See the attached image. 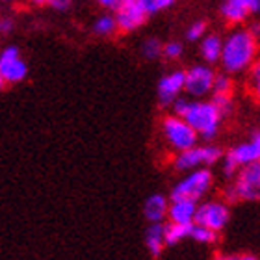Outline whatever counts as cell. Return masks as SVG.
I'll return each mask as SVG.
<instances>
[{
	"label": "cell",
	"instance_id": "cell-1",
	"mask_svg": "<svg viewBox=\"0 0 260 260\" xmlns=\"http://www.w3.org/2000/svg\"><path fill=\"white\" fill-rule=\"evenodd\" d=\"M256 56V38L249 30H234L223 41L221 63L227 73H240L253 65Z\"/></svg>",
	"mask_w": 260,
	"mask_h": 260
},
{
	"label": "cell",
	"instance_id": "cell-2",
	"mask_svg": "<svg viewBox=\"0 0 260 260\" xmlns=\"http://www.w3.org/2000/svg\"><path fill=\"white\" fill-rule=\"evenodd\" d=\"M223 197L227 203L260 201V160L240 168L238 173L234 175L233 182L225 186Z\"/></svg>",
	"mask_w": 260,
	"mask_h": 260
},
{
	"label": "cell",
	"instance_id": "cell-3",
	"mask_svg": "<svg viewBox=\"0 0 260 260\" xmlns=\"http://www.w3.org/2000/svg\"><path fill=\"white\" fill-rule=\"evenodd\" d=\"M182 117L197 130L203 140H212L219 130L223 114L212 101H190V106Z\"/></svg>",
	"mask_w": 260,
	"mask_h": 260
},
{
	"label": "cell",
	"instance_id": "cell-4",
	"mask_svg": "<svg viewBox=\"0 0 260 260\" xmlns=\"http://www.w3.org/2000/svg\"><path fill=\"white\" fill-rule=\"evenodd\" d=\"M214 184V175L208 168H199L182 177V179L173 186V190L169 193V199H188L199 203L208 191L212 190Z\"/></svg>",
	"mask_w": 260,
	"mask_h": 260
},
{
	"label": "cell",
	"instance_id": "cell-5",
	"mask_svg": "<svg viewBox=\"0 0 260 260\" xmlns=\"http://www.w3.org/2000/svg\"><path fill=\"white\" fill-rule=\"evenodd\" d=\"M162 134L166 143L177 152H182L186 149H190V147L197 145V138H199L197 130L184 117H180L177 114L164 117Z\"/></svg>",
	"mask_w": 260,
	"mask_h": 260
},
{
	"label": "cell",
	"instance_id": "cell-6",
	"mask_svg": "<svg viewBox=\"0 0 260 260\" xmlns=\"http://www.w3.org/2000/svg\"><path fill=\"white\" fill-rule=\"evenodd\" d=\"M260 160V130L253 132L249 140L236 145L234 149L225 154L223 158V175L227 179H234V175L238 173L240 168H244L247 164L258 162Z\"/></svg>",
	"mask_w": 260,
	"mask_h": 260
},
{
	"label": "cell",
	"instance_id": "cell-7",
	"mask_svg": "<svg viewBox=\"0 0 260 260\" xmlns=\"http://www.w3.org/2000/svg\"><path fill=\"white\" fill-rule=\"evenodd\" d=\"M221 160V149L216 145H193L179 152L175 158V169L188 173L193 169L208 168Z\"/></svg>",
	"mask_w": 260,
	"mask_h": 260
},
{
	"label": "cell",
	"instance_id": "cell-8",
	"mask_svg": "<svg viewBox=\"0 0 260 260\" xmlns=\"http://www.w3.org/2000/svg\"><path fill=\"white\" fill-rule=\"evenodd\" d=\"M229 219H231V210H229L227 201H203L197 206V214H195V223L205 225V227L221 233L223 229L227 227Z\"/></svg>",
	"mask_w": 260,
	"mask_h": 260
},
{
	"label": "cell",
	"instance_id": "cell-9",
	"mask_svg": "<svg viewBox=\"0 0 260 260\" xmlns=\"http://www.w3.org/2000/svg\"><path fill=\"white\" fill-rule=\"evenodd\" d=\"M149 15L151 13L147 10L145 0H123L115 8V21L123 32H132L136 28H140Z\"/></svg>",
	"mask_w": 260,
	"mask_h": 260
},
{
	"label": "cell",
	"instance_id": "cell-10",
	"mask_svg": "<svg viewBox=\"0 0 260 260\" xmlns=\"http://www.w3.org/2000/svg\"><path fill=\"white\" fill-rule=\"evenodd\" d=\"M216 75L208 65H195L186 71L184 91L193 99H201L214 89Z\"/></svg>",
	"mask_w": 260,
	"mask_h": 260
},
{
	"label": "cell",
	"instance_id": "cell-11",
	"mask_svg": "<svg viewBox=\"0 0 260 260\" xmlns=\"http://www.w3.org/2000/svg\"><path fill=\"white\" fill-rule=\"evenodd\" d=\"M28 67L15 47H8L0 54V80L2 84H17L24 80Z\"/></svg>",
	"mask_w": 260,
	"mask_h": 260
},
{
	"label": "cell",
	"instance_id": "cell-12",
	"mask_svg": "<svg viewBox=\"0 0 260 260\" xmlns=\"http://www.w3.org/2000/svg\"><path fill=\"white\" fill-rule=\"evenodd\" d=\"M186 86V73L184 71H175L169 75L162 76L158 82V99L164 106H171V104L179 99L180 91Z\"/></svg>",
	"mask_w": 260,
	"mask_h": 260
},
{
	"label": "cell",
	"instance_id": "cell-13",
	"mask_svg": "<svg viewBox=\"0 0 260 260\" xmlns=\"http://www.w3.org/2000/svg\"><path fill=\"white\" fill-rule=\"evenodd\" d=\"M197 201H188V199H173L169 205V221L175 223H184V225H191L195 223V214H197Z\"/></svg>",
	"mask_w": 260,
	"mask_h": 260
},
{
	"label": "cell",
	"instance_id": "cell-14",
	"mask_svg": "<svg viewBox=\"0 0 260 260\" xmlns=\"http://www.w3.org/2000/svg\"><path fill=\"white\" fill-rule=\"evenodd\" d=\"M169 214V203L168 197L162 193H154L145 201L143 205V216L149 223H160L164 221Z\"/></svg>",
	"mask_w": 260,
	"mask_h": 260
},
{
	"label": "cell",
	"instance_id": "cell-15",
	"mask_svg": "<svg viewBox=\"0 0 260 260\" xmlns=\"http://www.w3.org/2000/svg\"><path fill=\"white\" fill-rule=\"evenodd\" d=\"M145 245L152 256H160V253L166 247V225L160 223H151L145 231Z\"/></svg>",
	"mask_w": 260,
	"mask_h": 260
},
{
	"label": "cell",
	"instance_id": "cell-16",
	"mask_svg": "<svg viewBox=\"0 0 260 260\" xmlns=\"http://www.w3.org/2000/svg\"><path fill=\"white\" fill-rule=\"evenodd\" d=\"M251 13L249 6L245 0H223L221 4V15L229 22H244L247 15Z\"/></svg>",
	"mask_w": 260,
	"mask_h": 260
},
{
	"label": "cell",
	"instance_id": "cell-17",
	"mask_svg": "<svg viewBox=\"0 0 260 260\" xmlns=\"http://www.w3.org/2000/svg\"><path fill=\"white\" fill-rule=\"evenodd\" d=\"M221 52H223V41L217 36H206L201 41V56L208 63H216V61L221 60Z\"/></svg>",
	"mask_w": 260,
	"mask_h": 260
},
{
	"label": "cell",
	"instance_id": "cell-18",
	"mask_svg": "<svg viewBox=\"0 0 260 260\" xmlns=\"http://www.w3.org/2000/svg\"><path fill=\"white\" fill-rule=\"evenodd\" d=\"M193 225V223H191ZM191 225H184V223H175L169 221L166 223V244L168 245H177L184 238H190Z\"/></svg>",
	"mask_w": 260,
	"mask_h": 260
},
{
	"label": "cell",
	"instance_id": "cell-19",
	"mask_svg": "<svg viewBox=\"0 0 260 260\" xmlns=\"http://www.w3.org/2000/svg\"><path fill=\"white\" fill-rule=\"evenodd\" d=\"M190 238L195 240V242H199V244L212 245V244H216V242H217V233H216V231H212V229L205 227V225L193 223V225H191Z\"/></svg>",
	"mask_w": 260,
	"mask_h": 260
},
{
	"label": "cell",
	"instance_id": "cell-20",
	"mask_svg": "<svg viewBox=\"0 0 260 260\" xmlns=\"http://www.w3.org/2000/svg\"><path fill=\"white\" fill-rule=\"evenodd\" d=\"M115 28H119L117 21H115V15H101L93 24V32H97L99 36H110V34H114Z\"/></svg>",
	"mask_w": 260,
	"mask_h": 260
},
{
	"label": "cell",
	"instance_id": "cell-21",
	"mask_svg": "<svg viewBox=\"0 0 260 260\" xmlns=\"http://www.w3.org/2000/svg\"><path fill=\"white\" fill-rule=\"evenodd\" d=\"M160 54H164V45L158 39H147L143 43V56L147 60H154Z\"/></svg>",
	"mask_w": 260,
	"mask_h": 260
},
{
	"label": "cell",
	"instance_id": "cell-22",
	"mask_svg": "<svg viewBox=\"0 0 260 260\" xmlns=\"http://www.w3.org/2000/svg\"><path fill=\"white\" fill-rule=\"evenodd\" d=\"M214 93H223V95H231L233 93V80L229 78V75H216L214 80Z\"/></svg>",
	"mask_w": 260,
	"mask_h": 260
},
{
	"label": "cell",
	"instance_id": "cell-23",
	"mask_svg": "<svg viewBox=\"0 0 260 260\" xmlns=\"http://www.w3.org/2000/svg\"><path fill=\"white\" fill-rule=\"evenodd\" d=\"M212 103L216 104L219 112L223 114V117L233 110V99L231 95H223V93H214V97H212Z\"/></svg>",
	"mask_w": 260,
	"mask_h": 260
},
{
	"label": "cell",
	"instance_id": "cell-24",
	"mask_svg": "<svg viewBox=\"0 0 260 260\" xmlns=\"http://www.w3.org/2000/svg\"><path fill=\"white\" fill-rule=\"evenodd\" d=\"M249 86H251L253 95H255V99L260 103V60L256 61V63H253V67H251Z\"/></svg>",
	"mask_w": 260,
	"mask_h": 260
},
{
	"label": "cell",
	"instance_id": "cell-25",
	"mask_svg": "<svg viewBox=\"0 0 260 260\" xmlns=\"http://www.w3.org/2000/svg\"><path fill=\"white\" fill-rule=\"evenodd\" d=\"M149 13H160L175 4V0H145Z\"/></svg>",
	"mask_w": 260,
	"mask_h": 260
},
{
	"label": "cell",
	"instance_id": "cell-26",
	"mask_svg": "<svg viewBox=\"0 0 260 260\" xmlns=\"http://www.w3.org/2000/svg\"><path fill=\"white\" fill-rule=\"evenodd\" d=\"M205 32H206V24L203 21H197V22H193L190 28H188L186 38L190 39V41H197V39H201L203 36H205Z\"/></svg>",
	"mask_w": 260,
	"mask_h": 260
},
{
	"label": "cell",
	"instance_id": "cell-27",
	"mask_svg": "<svg viewBox=\"0 0 260 260\" xmlns=\"http://www.w3.org/2000/svg\"><path fill=\"white\" fill-rule=\"evenodd\" d=\"M164 56L169 58V60H179L182 56V45L177 43V41H171V43L164 45Z\"/></svg>",
	"mask_w": 260,
	"mask_h": 260
},
{
	"label": "cell",
	"instance_id": "cell-28",
	"mask_svg": "<svg viewBox=\"0 0 260 260\" xmlns=\"http://www.w3.org/2000/svg\"><path fill=\"white\" fill-rule=\"evenodd\" d=\"M188 106H190V99H182V97H179L173 104H171V108H173V114L180 115V117L186 114Z\"/></svg>",
	"mask_w": 260,
	"mask_h": 260
},
{
	"label": "cell",
	"instance_id": "cell-29",
	"mask_svg": "<svg viewBox=\"0 0 260 260\" xmlns=\"http://www.w3.org/2000/svg\"><path fill=\"white\" fill-rule=\"evenodd\" d=\"M49 4H50V8H54V10L63 11L71 6V0H49Z\"/></svg>",
	"mask_w": 260,
	"mask_h": 260
},
{
	"label": "cell",
	"instance_id": "cell-30",
	"mask_svg": "<svg viewBox=\"0 0 260 260\" xmlns=\"http://www.w3.org/2000/svg\"><path fill=\"white\" fill-rule=\"evenodd\" d=\"M0 30H2V34H10L11 30H13V22H11L10 17H4V19H2V22H0Z\"/></svg>",
	"mask_w": 260,
	"mask_h": 260
},
{
	"label": "cell",
	"instance_id": "cell-31",
	"mask_svg": "<svg viewBox=\"0 0 260 260\" xmlns=\"http://www.w3.org/2000/svg\"><path fill=\"white\" fill-rule=\"evenodd\" d=\"M99 4L103 6V8H110V10H115L117 6L123 2V0H97Z\"/></svg>",
	"mask_w": 260,
	"mask_h": 260
},
{
	"label": "cell",
	"instance_id": "cell-32",
	"mask_svg": "<svg viewBox=\"0 0 260 260\" xmlns=\"http://www.w3.org/2000/svg\"><path fill=\"white\" fill-rule=\"evenodd\" d=\"M214 260H240V255H233V253H219L216 255Z\"/></svg>",
	"mask_w": 260,
	"mask_h": 260
},
{
	"label": "cell",
	"instance_id": "cell-33",
	"mask_svg": "<svg viewBox=\"0 0 260 260\" xmlns=\"http://www.w3.org/2000/svg\"><path fill=\"white\" fill-rule=\"evenodd\" d=\"M247 6H249L251 13H258L260 11V0H245Z\"/></svg>",
	"mask_w": 260,
	"mask_h": 260
},
{
	"label": "cell",
	"instance_id": "cell-34",
	"mask_svg": "<svg viewBox=\"0 0 260 260\" xmlns=\"http://www.w3.org/2000/svg\"><path fill=\"white\" fill-rule=\"evenodd\" d=\"M247 30H249V32L253 34L255 38H260V22H253V24H251Z\"/></svg>",
	"mask_w": 260,
	"mask_h": 260
},
{
	"label": "cell",
	"instance_id": "cell-35",
	"mask_svg": "<svg viewBox=\"0 0 260 260\" xmlns=\"http://www.w3.org/2000/svg\"><path fill=\"white\" fill-rule=\"evenodd\" d=\"M240 260H260L255 255H240Z\"/></svg>",
	"mask_w": 260,
	"mask_h": 260
},
{
	"label": "cell",
	"instance_id": "cell-36",
	"mask_svg": "<svg viewBox=\"0 0 260 260\" xmlns=\"http://www.w3.org/2000/svg\"><path fill=\"white\" fill-rule=\"evenodd\" d=\"M34 4H49V0H30Z\"/></svg>",
	"mask_w": 260,
	"mask_h": 260
},
{
	"label": "cell",
	"instance_id": "cell-37",
	"mask_svg": "<svg viewBox=\"0 0 260 260\" xmlns=\"http://www.w3.org/2000/svg\"><path fill=\"white\" fill-rule=\"evenodd\" d=\"M2 2H11V0H2Z\"/></svg>",
	"mask_w": 260,
	"mask_h": 260
}]
</instances>
